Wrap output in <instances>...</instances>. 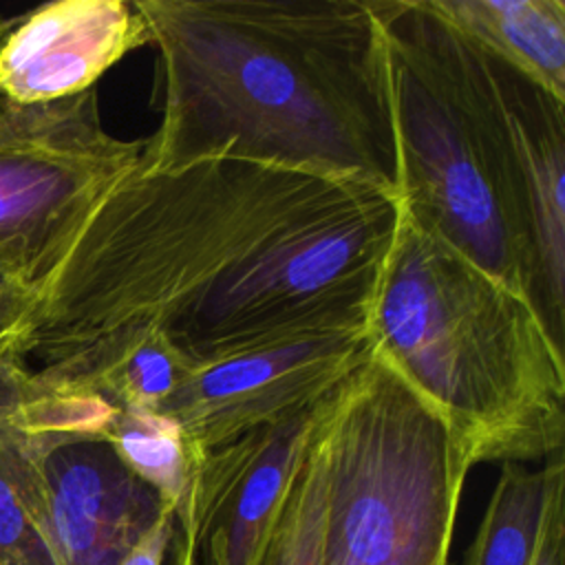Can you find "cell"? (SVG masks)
Listing matches in <instances>:
<instances>
[{
	"label": "cell",
	"mask_w": 565,
	"mask_h": 565,
	"mask_svg": "<svg viewBox=\"0 0 565 565\" xmlns=\"http://www.w3.org/2000/svg\"><path fill=\"white\" fill-rule=\"evenodd\" d=\"M399 199L234 157L135 166L31 289L9 349L57 380L143 335L201 371L366 331Z\"/></svg>",
	"instance_id": "cell-1"
},
{
	"label": "cell",
	"mask_w": 565,
	"mask_h": 565,
	"mask_svg": "<svg viewBox=\"0 0 565 565\" xmlns=\"http://www.w3.org/2000/svg\"><path fill=\"white\" fill-rule=\"evenodd\" d=\"M161 119L137 168L234 157L399 194L377 0H137Z\"/></svg>",
	"instance_id": "cell-2"
},
{
	"label": "cell",
	"mask_w": 565,
	"mask_h": 565,
	"mask_svg": "<svg viewBox=\"0 0 565 565\" xmlns=\"http://www.w3.org/2000/svg\"><path fill=\"white\" fill-rule=\"evenodd\" d=\"M377 9L402 214L521 294L563 347L565 104L428 0H377Z\"/></svg>",
	"instance_id": "cell-3"
},
{
	"label": "cell",
	"mask_w": 565,
	"mask_h": 565,
	"mask_svg": "<svg viewBox=\"0 0 565 565\" xmlns=\"http://www.w3.org/2000/svg\"><path fill=\"white\" fill-rule=\"evenodd\" d=\"M366 338L446 422L470 466L563 452V347L521 294L417 227L402 207Z\"/></svg>",
	"instance_id": "cell-4"
},
{
	"label": "cell",
	"mask_w": 565,
	"mask_h": 565,
	"mask_svg": "<svg viewBox=\"0 0 565 565\" xmlns=\"http://www.w3.org/2000/svg\"><path fill=\"white\" fill-rule=\"evenodd\" d=\"M320 565H448L472 468L446 422L373 351L318 404Z\"/></svg>",
	"instance_id": "cell-5"
},
{
	"label": "cell",
	"mask_w": 565,
	"mask_h": 565,
	"mask_svg": "<svg viewBox=\"0 0 565 565\" xmlns=\"http://www.w3.org/2000/svg\"><path fill=\"white\" fill-rule=\"evenodd\" d=\"M141 148L104 128L95 88L0 106V254L22 285H38Z\"/></svg>",
	"instance_id": "cell-6"
},
{
	"label": "cell",
	"mask_w": 565,
	"mask_h": 565,
	"mask_svg": "<svg viewBox=\"0 0 565 565\" xmlns=\"http://www.w3.org/2000/svg\"><path fill=\"white\" fill-rule=\"evenodd\" d=\"M18 388V417L29 435L44 490L46 523L60 565H121L172 508L141 481L108 439L73 428Z\"/></svg>",
	"instance_id": "cell-7"
},
{
	"label": "cell",
	"mask_w": 565,
	"mask_h": 565,
	"mask_svg": "<svg viewBox=\"0 0 565 565\" xmlns=\"http://www.w3.org/2000/svg\"><path fill=\"white\" fill-rule=\"evenodd\" d=\"M371 353L366 331H342L260 349L190 373L157 408L194 450L311 408Z\"/></svg>",
	"instance_id": "cell-8"
},
{
	"label": "cell",
	"mask_w": 565,
	"mask_h": 565,
	"mask_svg": "<svg viewBox=\"0 0 565 565\" xmlns=\"http://www.w3.org/2000/svg\"><path fill=\"white\" fill-rule=\"evenodd\" d=\"M150 40L137 0L40 4L0 42V99L44 104L79 95Z\"/></svg>",
	"instance_id": "cell-9"
},
{
	"label": "cell",
	"mask_w": 565,
	"mask_h": 565,
	"mask_svg": "<svg viewBox=\"0 0 565 565\" xmlns=\"http://www.w3.org/2000/svg\"><path fill=\"white\" fill-rule=\"evenodd\" d=\"M428 7L565 104L563 0H428Z\"/></svg>",
	"instance_id": "cell-10"
},
{
	"label": "cell",
	"mask_w": 565,
	"mask_h": 565,
	"mask_svg": "<svg viewBox=\"0 0 565 565\" xmlns=\"http://www.w3.org/2000/svg\"><path fill=\"white\" fill-rule=\"evenodd\" d=\"M26 360L0 349V565H60L46 523L42 479L18 417Z\"/></svg>",
	"instance_id": "cell-11"
},
{
	"label": "cell",
	"mask_w": 565,
	"mask_h": 565,
	"mask_svg": "<svg viewBox=\"0 0 565 565\" xmlns=\"http://www.w3.org/2000/svg\"><path fill=\"white\" fill-rule=\"evenodd\" d=\"M565 483L563 452L541 468L503 461L463 565H532L547 501Z\"/></svg>",
	"instance_id": "cell-12"
},
{
	"label": "cell",
	"mask_w": 565,
	"mask_h": 565,
	"mask_svg": "<svg viewBox=\"0 0 565 565\" xmlns=\"http://www.w3.org/2000/svg\"><path fill=\"white\" fill-rule=\"evenodd\" d=\"M102 435L119 459L177 512L188 494L196 450L181 426L157 411L115 408Z\"/></svg>",
	"instance_id": "cell-13"
},
{
	"label": "cell",
	"mask_w": 565,
	"mask_h": 565,
	"mask_svg": "<svg viewBox=\"0 0 565 565\" xmlns=\"http://www.w3.org/2000/svg\"><path fill=\"white\" fill-rule=\"evenodd\" d=\"M322 521L324 475L307 428L258 565H320Z\"/></svg>",
	"instance_id": "cell-14"
},
{
	"label": "cell",
	"mask_w": 565,
	"mask_h": 565,
	"mask_svg": "<svg viewBox=\"0 0 565 565\" xmlns=\"http://www.w3.org/2000/svg\"><path fill=\"white\" fill-rule=\"evenodd\" d=\"M532 565H565V483L547 501Z\"/></svg>",
	"instance_id": "cell-15"
},
{
	"label": "cell",
	"mask_w": 565,
	"mask_h": 565,
	"mask_svg": "<svg viewBox=\"0 0 565 565\" xmlns=\"http://www.w3.org/2000/svg\"><path fill=\"white\" fill-rule=\"evenodd\" d=\"M31 302V289L18 280L0 282V349L9 347V335Z\"/></svg>",
	"instance_id": "cell-16"
},
{
	"label": "cell",
	"mask_w": 565,
	"mask_h": 565,
	"mask_svg": "<svg viewBox=\"0 0 565 565\" xmlns=\"http://www.w3.org/2000/svg\"><path fill=\"white\" fill-rule=\"evenodd\" d=\"M174 530V512H168L143 539L141 543L126 556L121 565H161L166 556V547L170 543Z\"/></svg>",
	"instance_id": "cell-17"
},
{
	"label": "cell",
	"mask_w": 565,
	"mask_h": 565,
	"mask_svg": "<svg viewBox=\"0 0 565 565\" xmlns=\"http://www.w3.org/2000/svg\"><path fill=\"white\" fill-rule=\"evenodd\" d=\"M20 18H22V13H15V15H2L0 13V42H2V38L20 22ZM7 102L4 99H0V106H4Z\"/></svg>",
	"instance_id": "cell-18"
},
{
	"label": "cell",
	"mask_w": 565,
	"mask_h": 565,
	"mask_svg": "<svg viewBox=\"0 0 565 565\" xmlns=\"http://www.w3.org/2000/svg\"><path fill=\"white\" fill-rule=\"evenodd\" d=\"M0 271H4V274H9L11 278H15V274H13V269H11V265H9V260L0 254ZM18 280V278H15ZM20 282V280H18Z\"/></svg>",
	"instance_id": "cell-19"
},
{
	"label": "cell",
	"mask_w": 565,
	"mask_h": 565,
	"mask_svg": "<svg viewBox=\"0 0 565 565\" xmlns=\"http://www.w3.org/2000/svg\"><path fill=\"white\" fill-rule=\"evenodd\" d=\"M7 280H15V278H11L9 274H4V271H0V282H7Z\"/></svg>",
	"instance_id": "cell-20"
}]
</instances>
